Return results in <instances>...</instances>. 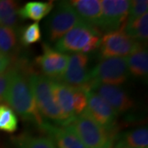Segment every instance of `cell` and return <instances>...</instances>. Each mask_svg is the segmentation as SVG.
Wrapping results in <instances>:
<instances>
[{"mask_svg":"<svg viewBox=\"0 0 148 148\" xmlns=\"http://www.w3.org/2000/svg\"><path fill=\"white\" fill-rule=\"evenodd\" d=\"M53 96L62 114L63 126H66L73 120V87L58 80L51 79Z\"/></svg>","mask_w":148,"mask_h":148,"instance_id":"cell-13","label":"cell"},{"mask_svg":"<svg viewBox=\"0 0 148 148\" xmlns=\"http://www.w3.org/2000/svg\"><path fill=\"white\" fill-rule=\"evenodd\" d=\"M19 3L12 0H0V26L15 29L18 27L20 16Z\"/></svg>","mask_w":148,"mask_h":148,"instance_id":"cell-18","label":"cell"},{"mask_svg":"<svg viewBox=\"0 0 148 148\" xmlns=\"http://www.w3.org/2000/svg\"><path fill=\"white\" fill-rule=\"evenodd\" d=\"M20 41L24 46H29L41 40V32L39 22H34L21 29L20 32Z\"/></svg>","mask_w":148,"mask_h":148,"instance_id":"cell-24","label":"cell"},{"mask_svg":"<svg viewBox=\"0 0 148 148\" xmlns=\"http://www.w3.org/2000/svg\"><path fill=\"white\" fill-rule=\"evenodd\" d=\"M69 3L85 23L97 29L101 16L100 0H73Z\"/></svg>","mask_w":148,"mask_h":148,"instance_id":"cell-15","label":"cell"},{"mask_svg":"<svg viewBox=\"0 0 148 148\" xmlns=\"http://www.w3.org/2000/svg\"><path fill=\"white\" fill-rule=\"evenodd\" d=\"M16 148H55L53 140L49 137H34L22 134L14 140Z\"/></svg>","mask_w":148,"mask_h":148,"instance_id":"cell-21","label":"cell"},{"mask_svg":"<svg viewBox=\"0 0 148 148\" xmlns=\"http://www.w3.org/2000/svg\"><path fill=\"white\" fill-rule=\"evenodd\" d=\"M53 8L52 1L49 2H28L20 8L18 15L21 19H30L38 22L51 12Z\"/></svg>","mask_w":148,"mask_h":148,"instance_id":"cell-17","label":"cell"},{"mask_svg":"<svg viewBox=\"0 0 148 148\" xmlns=\"http://www.w3.org/2000/svg\"><path fill=\"white\" fill-rule=\"evenodd\" d=\"M129 75L126 57L103 58L90 72L91 82L118 86L124 83Z\"/></svg>","mask_w":148,"mask_h":148,"instance_id":"cell-5","label":"cell"},{"mask_svg":"<svg viewBox=\"0 0 148 148\" xmlns=\"http://www.w3.org/2000/svg\"><path fill=\"white\" fill-rule=\"evenodd\" d=\"M12 75L5 101L23 120L35 123L40 129L45 121L37 108L30 88L27 76L18 69H11Z\"/></svg>","mask_w":148,"mask_h":148,"instance_id":"cell-1","label":"cell"},{"mask_svg":"<svg viewBox=\"0 0 148 148\" xmlns=\"http://www.w3.org/2000/svg\"><path fill=\"white\" fill-rule=\"evenodd\" d=\"M124 31L138 43L147 42L148 39V14L146 13L133 21H127Z\"/></svg>","mask_w":148,"mask_h":148,"instance_id":"cell-19","label":"cell"},{"mask_svg":"<svg viewBox=\"0 0 148 148\" xmlns=\"http://www.w3.org/2000/svg\"><path fill=\"white\" fill-rule=\"evenodd\" d=\"M11 64V58L3 53H0V73L5 72Z\"/></svg>","mask_w":148,"mask_h":148,"instance_id":"cell-29","label":"cell"},{"mask_svg":"<svg viewBox=\"0 0 148 148\" xmlns=\"http://www.w3.org/2000/svg\"><path fill=\"white\" fill-rule=\"evenodd\" d=\"M126 58L129 74H132L135 77H145L147 76V49L143 44H140L138 47Z\"/></svg>","mask_w":148,"mask_h":148,"instance_id":"cell-16","label":"cell"},{"mask_svg":"<svg viewBox=\"0 0 148 148\" xmlns=\"http://www.w3.org/2000/svg\"><path fill=\"white\" fill-rule=\"evenodd\" d=\"M66 127L79 138L86 148H110L112 137L109 130L100 125L86 110Z\"/></svg>","mask_w":148,"mask_h":148,"instance_id":"cell-2","label":"cell"},{"mask_svg":"<svg viewBox=\"0 0 148 148\" xmlns=\"http://www.w3.org/2000/svg\"><path fill=\"white\" fill-rule=\"evenodd\" d=\"M27 79L37 108L42 117L63 126L62 114L53 96L51 79L34 72L28 74Z\"/></svg>","mask_w":148,"mask_h":148,"instance_id":"cell-3","label":"cell"},{"mask_svg":"<svg viewBox=\"0 0 148 148\" xmlns=\"http://www.w3.org/2000/svg\"><path fill=\"white\" fill-rule=\"evenodd\" d=\"M68 54L53 49L47 44L43 45V53L36 61L44 76L49 79L58 80L64 74L69 63Z\"/></svg>","mask_w":148,"mask_h":148,"instance_id":"cell-11","label":"cell"},{"mask_svg":"<svg viewBox=\"0 0 148 148\" xmlns=\"http://www.w3.org/2000/svg\"><path fill=\"white\" fill-rule=\"evenodd\" d=\"M101 35L96 28L83 22L66 33L55 44V49L58 52H77L81 53L82 49L86 45L90 39L95 36Z\"/></svg>","mask_w":148,"mask_h":148,"instance_id":"cell-9","label":"cell"},{"mask_svg":"<svg viewBox=\"0 0 148 148\" xmlns=\"http://www.w3.org/2000/svg\"><path fill=\"white\" fill-rule=\"evenodd\" d=\"M87 106L86 93L80 87H73V111L75 116L82 114Z\"/></svg>","mask_w":148,"mask_h":148,"instance_id":"cell-26","label":"cell"},{"mask_svg":"<svg viewBox=\"0 0 148 148\" xmlns=\"http://www.w3.org/2000/svg\"><path fill=\"white\" fill-rule=\"evenodd\" d=\"M140 44L129 36L124 31V28L108 32L101 39L99 46L101 57L107 58L128 56Z\"/></svg>","mask_w":148,"mask_h":148,"instance_id":"cell-6","label":"cell"},{"mask_svg":"<svg viewBox=\"0 0 148 148\" xmlns=\"http://www.w3.org/2000/svg\"><path fill=\"white\" fill-rule=\"evenodd\" d=\"M18 127V119L10 106L0 105V130L14 132Z\"/></svg>","mask_w":148,"mask_h":148,"instance_id":"cell-23","label":"cell"},{"mask_svg":"<svg viewBox=\"0 0 148 148\" xmlns=\"http://www.w3.org/2000/svg\"><path fill=\"white\" fill-rule=\"evenodd\" d=\"M120 141L129 148H147L148 145V129L139 127L123 133Z\"/></svg>","mask_w":148,"mask_h":148,"instance_id":"cell-20","label":"cell"},{"mask_svg":"<svg viewBox=\"0 0 148 148\" xmlns=\"http://www.w3.org/2000/svg\"><path fill=\"white\" fill-rule=\"evenodd\" d=\"M83 21L69 2L60 1L45 21V32L50 42L58 41L66 33Z\"/></svg>","mask_w":148,"mask_h":148,"instance_id":"cell-4","label":"cell"},{"mask_svg":"<svg viewBox=\"0 0 148 148\" xmlns=\"http://www.w3.org/2000/svg\"><path fill=\"white\" fill-rule=\"evenodd\" d=\"M17 36L16 30L0 26V53L7 56L13 53L18 44Z\"/></svg>","mask_w":148,"mask_h":148,"instance_id":"cell-22","label":"cell"},{"mask_svg":"<svg viewBox=\"0 0 148 148\" xmlns=\"http://www.w3.org/2000/svg\"><path fill=\"white\" fill-rule=\"evenodd\" d=\"M41 130L47 132L58 148H86L79 138L66 126H53L46 122Z\"/></svg>","mask_w":148,"mask_h":148,"instance_id":"cell-14","label":"cell"},{"mask_svg":"<svg viewBox=\"0 0 148 148\" xmlns=\"http://www.w3.org/2000/svg\"><path fill=\"white\" fill-rule=\"evenodd\" d=\"M86 93L87 106L86 111L100 125L107 130H111L116 119L117 114L103 98L92 90Z\"/></svg>","mask_w":148,"mask_h":148,"instance_id":"cell-12","label":"cell"},{"mask_svg":"<svg viewBox=\"0 0 148 148\" xmlns=\"http://www.w3.org/2000/svg\"><path fill=\"white\" fill-rule=\"evenodd\" d=\"M147 0H132V1H130L127 21H133L134 19L138 18L139 16L147 13Z\"/></svg>","mask_w":148,"mask_h":148,"instance_id":"cell-25","label":"cell"},{"mask_svg":"<svg viewBox=\"0 0 148 148\" xmlns=\"http://www.w3.org/2000/svg\"><path fill=\"white\" fill-rule=\"evenodd\" d=\"M85 88L87 90H92L100 95L117 114L127 112L135 106L134 101L120 86L101 84L90 81L85 86Z\"/></svg>","mask_w":148,"mask_h":148,"instance_id":"cell-8","label":"cell"},{"mask_svg":"<svg viewBox=\"0 0 148 148\" xmlns=\"http://www.w3.org/2000/svg\"><path fill=\"white\" fill-rule=\"evenodd\" d=\"M101 35L95 36L92 37L89 40V42L86 44V45L82 49L81 53L86 54V53H90L92 51H95V49H99L100 44H101Z\"/></svg>","mask_w":148,"mask_h":148,"instance_id":"cell-28","label":"cell"},{"mask_svg":"<svg viewBox=\"0 0 148 148\" xmlns=\"http://www.w3.org/2000/svg\"><path fill=\"white\" fill-rule=\"evenodd\" d=\"M101 16L97 30L110 32L124 28L128 16L130 1L128 0H102Z\"/></svg>","mask_w":148,"mask_h":148,"instance_id":"cell-7","label":"cell"},{"mask_svg":"<svg viewBox=\"0 0 148 148\" xmlns=\"http://www.w3.org/2000/svg\"><path fill=\"white\" fill-rule=\"evenodd\" d=\"M115 148H129V147H126L123 143H122L121 142H119V143H118L116 147Z\"/></svg>","mask_w":148,"mask_h":148,"instance_id":"cell-30","label":"cell"},{"mask_svg":"<svg viewBox=\"0 0 148 148\" xmlns=\"http://www.w3.org/2000/svg\"><path fill=\"white\" fill-rule=\"evenodd\" d=\"M89 58L86 54L76 53L70 55L67 68L58 81L72 87H82L90 81L88 69Z\"/></svg>","mask_w":148,"mask_h":148,"instance_id":"cell-10","label":"cell"},{"mask_svg":"<svg viewBox=\"0 0 148 148\" xmlns=\"http://www.w3.org/2000/svg\"><path fill=\"white\" fill-rule=\"evenodd\" d=\"M11 75H12L11 69L0 73V102L5 101L6 95L10 83Z\"/></svg>","mask_w":148,"mask_h":148,"instance_id":"cell-27","label":"cell"}]
</instances>
